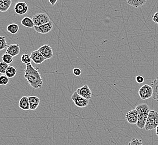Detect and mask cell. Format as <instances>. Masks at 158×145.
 Masks as SVG:
<instances>
[{
	"label": "cell",
	"instance_id": "obj_2",
	"mask_svg": "<svg viewBox=\"0 0 158 145\" xmlns=\"http://www.w3.org/2000/svg\"><path fill=\"white\" fill-rule=\"evenodd\" d=\"M158 126V112L155 111L149 112L145 129L146 131L155 130Z\"/></svg>",
	"mask_w": 158,
	"mask_h": 145
},
{
	"label": "cell",
	"instance_id": "obj_28",
	"mask_svg": "<svg viewBox=\"0 0 158 145\" xmlns=\"http://www.w3.org/2000/svg\"><path fill=\"white\" fill-rule=\"evenodd\" d=\"M128 145H143V141L141 139L134 138L128 142Z\"/></svg>",
	"mask_w": 158,
	"mask_h": 145
},
{
	"label": "cell",
	"instance_id": "obj_11",
	"mask_svg": "<svg viewBox=\"0 0 158 145\" xmlns=\"http://www.w3.org/2000/svg\"><path fill=\"white\" fill-rule=\"evenodd\" d=\"M31 61H33L35 64H41L46 61V59L43 57L42 55L38 50L31 52Z\"/></svg>",
	"mask_w": 158,
	"mask_h": 145
},
{
	"label": "cell",
	"instance_id": "obj_19",
	"mask_svg": "<svg viewBox=\"0 0 158 145\" xmlns=\"http://www.w3.org/2000/svg\"><path fill=\"white\" fill-rule=\"evenodd\" d=\"M146 0H128L127 3L130 6L134 7L135 8H138L143 6L146 3Z\"/></svg>",
	"mask_w": 158,
	"mask_h": 145
},
{
	"label": "cell",
	"instance_id": "obj_12",
	"mask_svg": "<svg viewBox=\"0 0 158 145\" xmlns=\"http://www.w3.org/2000/svg\"><path fill=\"white\" fill-rule=\"evenodd\" d=\"M20 48L19 44H10L8 45L6 49V53L10 55L13 57H15L18 55L20 54Z\"/></svg>",
	"mask_w": 158,
	"mask_h": 145
},
{
	"label": "cell",
	"instance_id": "obj_18",
	"mask_svg": "<svg viewBox=\"0 0 158 145\" xmlns=\"http://www.w3.org/2000/svg\"><path fill=\"white\" fill-rule=\"evenodd\" d=\"M11 4V0H2L0 2V12H6L9 9Z\"/></svg>",
	"mask_w": 158,
	"mask_h": 145
},
{
	"label": "cell",
	"instance_id": "obj_15",
	"mask_svg": "<svg viewBox=\"0 0 158 145\" xmlns=\"http://www.w3.org/2000/svg\"><path fill=\"white\" fill-rule=\"evenodd\" d=\"M19 107L20 108L23 110H24V111L29 110L30 107H29L28 97H26V96H23V97H21L20 100H19Z\"/></svg>",
	"mask_w": 158,
	"mask_h": 145
},
{
	"label": "cell",
	"instance_id": "obj_4",
	"mask_svg": "<svg viewBox=\"0 0 158 145\" xmlns=\"http://www.w3.org/2000/svg\"><path fill=\"white\" fill-rule=\"evenodd\" d=\"M153 91L152 86L148 84L143 85L139 91V95L143 100H148L152 97Z\"/></svg>",
	"mask_w": 158,
	"mask_h": 145
},
{
	"label": "cell",
	"instance_id": "obj_16",
	"mask_svg": "<svg viewBox=\"0 0 158 145\" xmlns=\"http://www.w3.org/2000/svg\"><path fill=\"white\" fill-rule=\"evenodd\" d=\"M148 114H143V115H139V117H138V120H137L136 125H137V127H139L140 129L145 128Z\"/></svg>",
	"mask_w": 158,
	"mask_h": 145
},
{
	"label": "cell",
	"instance_id": "obj_24",
	"mask_svg": "<svg viewBox=\"0 0 158 145\" xmlns=\"http://www.w3.org/2000/svg\"><path fill=\"white\" fill-rule=\"evenodd\" d=\"M8 44L5 36H0V51L7 48Z\"/></svg>",
	"mask_w": 158,
	"mask_h": 145
},
{
	"label": "cell",
	"instance_id": "obj_7",
	"mask_svg": "<svg viewBox=\"0 0 158 145\" xmlns=\"http://www.w3.org/2000/svg\"><path fill=\"white\" fill-rule=\"evenodd\" d=\"M76 93L80 96L81 97H83L86 100H90L92 97V92L91 89L89 88L88 85L85 84L82 86V87L77 88L76 90Z\"/></svg>",
	"mask_w": 158,
	"mask_h": 145
},
{
	"label": "cell",
	"instance_id": "obj_20",
	"mask_svg": "<svg viewBox=\"0 0 158 145\" xmlns=\"http://www.w3.org/2000/svg\"><path fill=\"white\" fill-rule=\"evenodd\" d=\"M21 24L23 26L27 28H33L35 26L32 18L27 16L23 18L21 21Z\"/></svg>",
	"mask_w": 158,
	"mask_h": 145
},
{
	"label": "cell",
	"instance_id": "obj_5",
	"mask_svg": "<svg viewBox=\"0 0 158 145\" xmlns=\"http://www.w3.org/2000/svg\"><path fill=\"white\" fill-rule=\"evenodd\" d=\"M71 99L75 104L79 108H85L89 104L88 100H86L83 97L79 96L76 92L73 94Z\"/></svg>",
	"mask_w": 158,
	"mask_h": 145
},
{
	"label": "cell",
	"instance_id": "obj_14",
	"mask_svg": "<svg viewBox=\"0 0 158 145\" xmlns=\"http://www.w3.org/2000/svg\"><path fill=\"white\" fill-rule=\"evenodd\" d=\"M135 109L137 111L139 115L148 114L150 111L149 106L146 103H141L136 107Z\"/></svg>",
	"mask_w": 158,
	"mask_h": 145
},
{
	"label": "cell",
	"instance_id": "obj_22",
	"mask_svg": "<svg viewBox=\"0 0 158 145\" xmlns=\"http://www.w3.org/2000/svg\"><path fill=\"white\" fill-rule=\"evenodd\" d=\"M19 26L16 24H11L7 26V30L11 34H15L18 32Z\"/></svg>",
	"mask_w": 158,
	"mask_h": 145
},
{
	"label": "cell",
	"instance_id": "obj_27",
	"mask_svg": "<svg viewBox=\"0 0 158 145\" xmlns=\"http://www.w3.org/2000/svg\"><path fill=\"white\" fill-rule=\"evenodd\" d=\"M9 64L4 63L3 61L0 62V73L1 74H5L6 70L9 67Z\"/></svg>",
	"mask_w": 158,
	"mask_h": 145
},
{
	"label": "cell",
	"instance_id": "obj_26",
	"mask_svg": "<svg viewBox=\"0 0 158 145\" xmlns=\"http://www.w3.org/2000/svg\"><path fill=\"white\" fill-rule=\"evenodd\" d=\"M9 78L6 75H1L0 76V85L2 86L6 85L9 83Z\"/></svg>",
	"mask_w": 158,
	"mask_h": 145
},
{
	"label": "cell",
	"instance_id": "obj_33",
	"mask_svg": "<svg viewBox=\"0 0 158 145\" xmlns=\"http://www.w3.org/2000/svg\"><path fill=\"white\" fill-rule=\"evenodd\" d=\"M155 130H156V135L158 136V127L156 128V129H155Z\"/></svg>",
	"mask_w": 158,
	"mask_h": 145
},
{
	"label": "cell",
	"instance_id": "obj_3",
	"mask_svg": "<svg viewBox=\"0 0 158 145\" xmlns=\"http://www.w3.org/2000/svg\"><path fill=\"white\" fill-rule=\"evenodd\" d=\"M31 18L33 21L35 26H40L43 25L47 24L51 21L49 17L46 13L36 14L34 15Z\"/></svg>",
	"mask_w": 158,
	"mask_h": 145
},
{
	"label": "cell",
	"instance_id": "obj_9",
	"mask_svg": "<svg viewBox=\"0 0 158 145\" xmlns=\"http://www.w3.org/2000/svg\"><path fill=\"white\" fill-rule=\"evenodd\" d=\"M14 10L16 14L18 15H24L28 11V6L27 3L25 2L20 1L16 3L14 7Z\"/></svg>",
	"mask_w": 158,
	"mask_h": 145
},
{
	"label": "cell",
	"instance_id": "obj_23",
	"mask_svg": "<svg viewBox=\"0 0 158 145\" xmlns=\"http://www.w3.org/2000/svg\"><path fill=\"white\" fill-rule=\"evenodd\" d=\"M2 60L4 63L9 64L11 63L13 61L14 57L11 56L10 55L8 54L5 53V54H3L2 57Z\"/></svg>",
	"mask_w": 158,
	"mask_h": 145
},
{
	"label": "cell",
	"instance_id": "obj_21",
	"mask_svg": "<svg viewBox=\"0 0 158 145\" xmlns=\"http://www.w3.org/2000/svg\"><path fill=\"white\" fill-rule=\"evenodd\" d=\"M16 72H17V70L15 67L13 66H9L6 70L5 75L9 78H12L16 76Z\"/></svg>",
	"mask_w": 158,
	"mask_h": 145
},
{
	"label": "cell",
	"instance_id": "obj_31",
	"mask_svg": "<svg viewBox=\"0 0 158 145\" xmlns=\"http://www.w3.org/2000/svg\"><path fill=\"white\" fill-rule=\"evenodd\" d=\"M152 20L155 24H158V12H155L154 15L152 16Z\"/></svg>",
	"mask_w": 158,
	"mask_h": 145
},
{
	"label": "cell",
	"instance_id": "obj_6",
	"mask_svg": "<svg viewBox=\"0 0 158 145\" xmlns=\"http://www.w3.org/2000/svg\"><path fill=\"white\" fill-rule=\"evenodd\" d=\"M38 50L42 55L43 57L47 59H50L53 57V53L52 47L48 44H45L40 46Z\"/></svg>",
	"mask_w": 158,
	"mask_h": 145
},
{
	"label": "cell",
	"instance_id": "obj_30",
	"mask_svg": "<svg viewBox=\"0 0 158 145\" xmlns=\"http://www.w3.org/2000/svg\"><path fill=\"white\" fill-rule=\"evenodd\" d=\"M135 79H136V82H137V83H139V84L143 83L144 82V80H145L144 78L142 76H136Z\"/></svg>",
	"mask_w": 158,
	"mask_h": 145
},
{
	"label": "cell",
	"instance_id": "obj_13",
	"mask_svg": "<svg viewBox=\"0 0 158 145\" xmlns=\"http://www.w3.org/2000/svg\"><path fill=\"white\" fill-rule=\"evenodd\" d=\"M28 97L30 109L34 111L40 105V99L36 96H29Z\"/></svg>",
	"mask_w": 158,
	"mask_h": 145
},
{
	"label": "cell",
	"instance_id": "obj_29",
	"mask_svg": "<svg viewBox=\"0 0 158 145\" xmlns=\"http://www.w3.org/2000/svg\"><path fill=\"white\" fill-rule=\"evenodd\" d=\"M73 74L75 76H80L82 72H81L80 69H79V68H75L73 69Z\"/></svg>",
	"mask_w": 158,
	"mask_h": 145
},
{
	"label": "cell",
	"instance_id": "obj_25",
	"mask_svg": "<svg viewBox=\"0 0 158 145\" xmlns=\"http://www.w3.org/2000/svg\"><path fill=\"white\" fill-rule=\"evenodd\" d=\"M21 61L23 63L25 64L26 65L27 64L31 63V56L27 54H24L21 56Z\"/></svg>",
	"mask_w": 158,
	"mask_h": 145
},
{
	"label": "cell",
	"instance_id": "obj_17",
	"mask_svg": "<svg viewBox=\"0 0 158 145\" xmlns=\"http://www.w3.org/2000/svg\"><path fill=\"white\" fill-rule=\"evenodd\" d=\"M151 84L153 91L152 98L158 102V77L154 79Z\"/></svg>",
	"mask_w": 158,
	"mask_h": 145
},
{
	"label": "cell",
	"instance_id": "obj_10",
	"mask_svg": "<svg viewBox=\"0 0 158 145\" xmlns=\"http://www.w3.org/2000/svg\"><path fill=\"white\" fill-rule=\"evenodd\" d=\"M34 30L38 33L42 34L48 33L51 31L53 28V22L51 21L48 23L43 25L40 26H34Z\"/></svg>",
	"mask_w": 158,
	"mask_h": 145
},
{
	"label": "cell",
	"instance_id": "obj_8",
	"mask_svg": "<svg viewBox=\"0 0 158 145\" xmlns=\"http://www.w3.org/2000/svg\"><path fill=\"white\" fill-rule=\"evenodd\" d=\"M139 117V113L135 109L130 110L126 115L125 118L128 123L131 124H136Z\"/></svg>",
	"mask_w": 158,
	"mask_h": 145
},
{
	"label": "cell",
	"instance_id": "obj_32",
	"mask_svg": "<svg viewBox=\"0 0 158 145\" xmlns=\"http://www.w3.org/2000/svg\"><path fill=\"white\" fill-rule=\"evenodd\" d=\"M49 2L51 3V4L52 5V6H54L55 4L57 3V1H56H56H51V0H49Z\"/></svg>",
	"mask_w": 158,
	"mask_h": 145
},
{
	"label": "cell",
	"instance_id": "obj_34",
	"mask_svg": "<svg viewBox=\"0 0 158 145\" xmlns=\"http://www.w3.org/2000/svg\"><path fill=\"white\" fill-rule=\"evenodd\" d=\"M1 1H2V0H0V2H1Z\"/></svg>",
	"mask_w": 158,
	"mask_h": 145
},
{
	"label": "cell",
	"instance_id": "obj_1",
	"mask_svg": "<svg viewBox=\"0 0 158 145\" xmlns=\"http://www.w3.org/2000/svg\"><path fill=\"white\" fill-rule=\"evenodd\" d=\"M39 68H35L31 63L26 65L24 70V77L27 83L34 89H40L42 88L43 81L40 72Z\"/></svg>",
	"mask_w": 158,
	"mask_h": 145
}]
</instances>
